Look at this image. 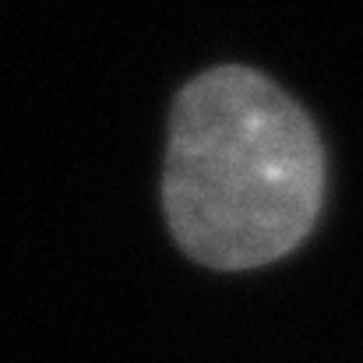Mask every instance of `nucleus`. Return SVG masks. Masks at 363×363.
Returning <instances> with one entry per match:
<instances>
[{
  "label": "nucleus",
  "mask_w": 363,
  "mask_h": 363,
  "mask_svg": "<svg viewBox=\"0 0 363 363\" xmlns=\"http://www.w3.org/2000/svg\"><path fill=\"white\" fill-rule=\"evenodd\" d=\"M325 145L303 106L250 67H212L173 103L162 169L184 254L247 272L293 254L325 205Z\"/></svg>",
  "instance_id": "1"
}]
</instances>
